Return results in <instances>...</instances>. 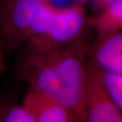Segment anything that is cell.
Instances as JSON below:
<instances>
[{
    "label": "cell",
    "instance_id": "5bb4252c",
    "mask_svg": "<svg viewBox=\"0 0 122 122\" xmlns=\"http://www.w3.org/2000/svg\"><path fill=\"white\" fill-rule=\"evenodd\" d=\"M77 2V4H82V3H83V2H85L86 1V0H75Z\"/></svg>",
    "mask_w": 122,
    "mask_h": 122
},
{
    "label": "cell",
    "instance_id": "277c9868",
    "mask_svg": "<svg viewBox=\"0 0 122 122\" xmlns=\"http://www.w3.org/2000/svg\"><path fill=\"white\" fill-rule=\"evenodd\" d=\"M49 0H4L0 14L1 33L8 49L27 40L29 26L39 8Z\"/></svg>",
    "mask_w": 122,
    "mask_h": 122
},
{
    "label": "cell",
    "instance_id": "3957f363",
    "mask_svg": "<svg viewBox=\"0 0 122 122\" xmlns=\"http://www.w3.org/2000/svg\"><path fill=\"white\" fill-rule=\"evenodd\" d=\"M20 76L29 87L48 94L64 105L62 86L51 52L29 49L22 61Z\"/></svg>",
    "mask_w": 122,
    "mask_h": 122
},
{
    "label": "cell",
    "instance_id": "5b68a950",
    "mask_svg": "<svg viewBox=\"0 0 122 122\" xmlns=\"http://www.w3.org/2000/svg\"><path fill=\"white\" fill-rule=\"evenodd\" d=\"M85 101L87 121L122 122V115L115 104L96 70L86 65Z\"/></svg>",
    "mask_w": 122,
    "mask_h": 122
},
{
    "label": "cell",
    "instance_id": "9c48e42d",
    "mask_svg": "<svg viewBox=\"0 0 122 122\" xmlns=\"http://www.w3.org/2000/svg\"><path fill=\"white\" fill-rule=\"evenodd\" d=\"M103 81L109 94L118 109L122 110V75L111 73L103 77Z\"/></svg>",
    "mask_w": 122,
    "mask_h": 122
},
{
    "label": "cell",
    "instance_id": "8992f818",
    "mask_svg": "<svg viewBox=\"0 0 122 122\" xmlns=\"http://www.w3.org/2000/svg\"><path fill=\"white\" fill-rule=\"evenodd\" d=\"M21 105L35 122H77L73 113L54 97L29 87Z\"/></svg>",
    "mask_w": 122,
    "mask_h": 122
},
{
    "label": "cell",
    "instance_id": "4fadbf2b",
    "mask_svg": "<svg viewBox=\"0 0 122 122\" xmlns=\"http://www.w3.org/2000/svg\"><path fill=\"white\" fill-rule=\"evenodd\" d=\"M3 69V62H2V54H1V45L0 43V73Z\"/></svg>",
    "mask_w": 122,
    "mask_h": 122
},
{
    "label": "cell",
    "instance_id": "6da1fadb",
    "mask_svg": "<svg viewBox=\"0 0 122 122\" xmlns=\"http://www.w3.org/2000/svg\"><path fill=\"white\" fill-rule=\"evenodd\" d=\"M86 49L84 43L78 39L51 52L62 86L64 105L79 122L87 121L85 101Z\"/></svg>",
    "mask_w": 122,
    "mask_h": 122
},
{
    "label": "cell",
    "instance_id": "ba28073f",
    "mask_svg": "<svg viewBox=\"0 0 122 122\" xmlns=\"http://www.w3.org/2000/svg\"><path fill=\"white\" fill-rule=\"evenodd\" d=\"M57 8L49 0L37 11L30 23L27 40L39 37L45 33L50 27L56 12Z\"/></svg>",
    "mask_w": 122,
    "mask_h": 122
},
{
    "label": "cell",
    "instance_id": "7c38bea8",
    "mask_svg": "<svg viewBox=\"0 0 122 122\" xmlns=\"http://www.w3.org/2000/svg\"><path fill=\"white\" fill-rule=\"evenodd\" d=\"M115 0H95L96 2V6L97 7H101L103 5H105L108 3H111Z\"/></svg>",
    "mask_w": 122,
    "mask_h": 122
},
{
    "label": "cell",
    "instance_id": "52a82bcc",
    "mask_svg": "<svg viewBox=\"0 0 122 122\" xmlns=\"http://www.w3.org/2000/svg\"><path fill=\"white\" fill-rule=\"evenodd\" d=\"M94 22L102 34L109 33L122 25V0L111 2L107 10Z\"/></svg>",
    "mask_w": 122,
    "mask_h": 122
},
{
    "label": "cell",
    "instance_id": "30bf717a",
    "mask_svg": "<svg viewBox=\"0 0 122 122\" xmlns=\"http://www.w3.org/2000/svg\"><path fill=\"white\" fill-rule=\"evenodd\" d=\"M0 121L5 122H35L31 114L22 105L14 106L0 112Z\"/></svg>",
    "mask_w": 122,
    "mask_h": 122
},
{
    "label": "cell",
    "instance_id": "7a4b0ae2",
    "mask_svg": "<svg viewBox=\"0 0 122 122\" xmlns=\"http://www.w3.org/2000/svg\"><path fill=\"white\" fill-rule=\"evenodd\" d=\"M86 23L83 8L77 4L69 8H57L47 31L29 41V49L52 52L79 39Z\"/></svg>",
    "mask_w": 122,
    "mask_h": 122
},
{
    "label": "cell",
    "instance_id": "8fae6325",
    "mask_svg": "<svg viewBox=\"0 0 122 122\" xmlns=\"http://www.w3.org/2000/svg\"><path fill=\"white\" fill-rule=\"evenodd\" d=\"M96 55L122 56V34L111 36L98 48Z\"/></svg>",
    "mask_w": 122,
    "mask_h": 122
}]
</instances>
